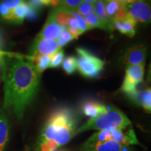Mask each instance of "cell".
Listing matches in <instances>:
<instances>
[{"mask_svg":"<svg viewBox=\"0 0 151 151\" xmlns=\"http://www.w3.org/2000/svg\"><path fill=\"white\" fill-rule=\"evenodd\" d=\"M3 70L4 109H11L19 120L37 94L41 81L39 73L28 57L5 53Z\"/></svg>","mask_w":151,"mask_h":151,"instance_id":"cell-1","label":"cell"},{"mask_svg":"<svg viewBox=\"0 0 151 151\" xmlns=\"http://www.w3.org/2000/svg\"><path fill=\"white\" fill-rule=\"evenodd\" d=\"M77 120L71 109H56L47 119L43 126L39 143L52 142L60 147L67 144L76 134Z\"/></svg>","mask_w":151,"mask_h":151,"instance_id":"cell-2","label":"cell"},{"mask_svg":"<svg viewBox=\"0 0 151 151\" xmlns=\"http://www.w3.org/2000/svg\"><path fill=\"white\" fill-rule=\"evenodd\" d=\"M131 125V122L123 112L113 106H106V109L93 118H90L81 127L78 128L76 134L89 130H104L114 127L124 129Z\"/></svg>","mask_w":151,"mask_h":151,"instance_id":"cell-3","label":"cell"},{"mask_svg":"<svg viewBox=\"0 0 151 151\" xmlns=\"http://www.w3.org/2000/svg\"><path fill=\"white\" fill-rule=\"evenodd\" d=\"M76 52L77 69L81 74L87 78L98 76L103 70L104 62L83 48H78Z\"/></svg>","mask_w":151,"mask_h":151,"instance_id":"cell-4","label":"cell"},{"mask_svg":"<svg viewBox=\"0 0 151 151\" xmlns=\"http://www.w3.org/2000/svg\"><path fill=\"white\" fill-rule=\"evenodd\" d=\"M144 74V65H128L121 90L130 97L137 92V87L142 81Z\"/></svg>","mask_w":151,"mask_h":151,"instance_id":"cell-5","label":"cell"},{"mask_svg":"<svg viewBox=\"0 0 151 151\" xmlns=\"http://www.w3.org/2000/svg\"><path fill=\"white\" fill-rule=\"evenodd\" d=\"M128 17L137 22H150L151 11L149 5L143 0H138L126 6Z\"/></svg>","mask_w":151,"mask_h":151,"instance_id":"cell-6","label":"cell"},{"mask_svg":"<svg viewBox=\"0 0 151 151\" xmlns=\"http://www.w3.org/2000/svg\"><path fill=\"white\" fill-rule=\"evenodd\" d=\"M64 29L65 27L60 25L56 22L53 14L52 12H50L46 23L43 27L41 31L37 36L36 39H52V40L57 41Z\"/></svg>","mask_w":151,"mask_h":151,"instance_id":"cell-7","label":"cell"},{"mask_svg":"<svg viewBox=\"0 0 151 151\" xmlns=\"http://www.w3.org/2000/svg\"><path fill=\"white\" fill-rule=\"evenodd\" d=\"M59 50L56 40L36 39L32 47V55H52Z\"/></svg>","mask_w":151,"mask_h":151,"instance_id":"cell-8","label":"cell"},{"mask_svg":"<svg viewBox=\"0 0 151 151\" xmlns=\"http://www.w3.org/2000/svg\"><path fill=\"white\" fill-rule=\"evenodd\" d=\"M146 58V47L143 44L132 47L124 54L123 62L127 65H144Z\"/></svg>","mask_w":151,"mask_h":151,"instance_id":"cell-9","label":"cell"},{"mask_svg":"<svg viewBox=\"0 0 151 151\" xmlns=\"http://www.w3.org/2000/svg\"><path fill=\"white\" fill-rule=\"evenodd\" d=\"M37 9H36L27 3L22 2L11 12L9 20L16 23H22L24 18L35 20L37 17Z\"/></svg>","mask_w":151,"mask_h":151,"instance_id":"cell-10","label":"cell"},{"mask_svg":"<svg viewBox=\"0 0 151 151\" xmlns=\"http://www.w3.org/2000/svg\"><path fill=\"white\" fill-rule=\"evenodd\" d=\"M123 146L113 139L103 142L91 143L86 141L82 147V151H122Z\"/></svg>","mask_w":151,"mask_h":151,"instance_id":"cell-11","label":"cell"},{"mask_svg":"<svg viewBox=\"0 0 151 151\" xmlns=\"http://www.w3.org/2000/svg\"><path fill=\"white\" fill-rule=\"evenodd\" d=\"M106 11L111 20H123L128 17L127 6L118 1H111L106 3Z\"/></svg>","mask_w":151,"mask_h":151,"instance_id":"cell-12","label":"cell"},{"mask_svg":"<svg viewBox=\"0 0 151 151\" xmlns=\"http://www.w3.org/2000/svg\"><path fill=\"white\" fill-rule=\"evenodd\" d=\"M113 29L118 30L120 33L127 35L130 38L133 37L136 33V22L127 17L123 20H112Z\"/></svg>","mask_w":151,"mask_h":151,"instance_id":"cell-13","label":"cell"},{"mask_svg":"<svg viewBox=\"0 0 151 151\" xmlns=\"http://www.w3.org/2000/svg\"><path fill=\"white\" fill-rule=\"evenodd\" d=\"M106 109V106H104L97 101H86L83 103L81 106V111L86 116L90 117V118H95L103 113Z\"/></svg>","mask_w":151,"mask_h":151,"instance_id":"cell-14","label":"cell"},{"mask_svg":"<svg viewBox=\"0 0 151 151\" xmlns=\"http://www.w3.org/2000/svg\"><path fill=\"white\" fill-rule=\"evenodd\" d=\"M132 101L140 106L143 107L147 112L150 113L151 111V90L150 88L137 92L129 97Z\"/></svg>","mask_w":151,"mask_h":151,"instance_id":"cell-15","label":"cell"},{"mask_svg":"<svg viewBox=\"0 0 151 151\" xmlns=\"http://www.w3.org/2000/svg\"><path fill=\"white\" fill-rule=\"evenodd\" d=\"M9 120L4 109H0V151H3L9 137Z\"/></svg>","mask_w":151,"mask_h":151,"instance_id":"cell-16","label":"cell"},{"mask_svg":"<svg viewBox=\"0 0 151 151\" xmlns=\"http://www.w3.org/2000/svg\"><path fill=\"white\" fill-rule=\"evenodd\" d=\"M51 12L53 14L56 22L63 27L67 28L71 17L70 11L64 8L62 6H56Z\"/></svg>","mask_w":151,"mask_h":151,"instance_id":"cell-17","label":"cell"},{"mask_svg":"<svg viewBox=\"0 0 151 151\" xmlns=\"http://www.w3.org/2000/svg\"><path fill=\"white\" fill-rule=\"evenodd\" d=\"M94 14L99 17L104 23L108 26L111 31L113 29L111 20L107 16L106 11V2L104 0H97V1L93 4Z\"/></svg>","mask_w":151,"mask_h":151,"instance_id":"cell-18","label":"cell"},{"mask_svg":"<svg viewBox=\"0 0 151 151\" xmlns=\"http://www.w3.org/2000/svg\"><path fill=\"white\" fill-rule=\"evenodd\" d=\"M39 73H42L49 67L51 60V55H32L28 57Z\"/></svg>","mask_w":151,"mask_h":151,"instance_id":"cell-19","label":"cell"},{"mask_svg":"<svg viewBox=\"0 0 151 151\" xmlns=\"http://www.w3.org/2000/svg\"><path fill=\"white\" fill-rule=\"evenodd\" d=\"M83 18L88 24L90 29L92 28H100V29L111 31L108 26L104 22L95 14L89 15V16H83Z\"/></svg>","mask_w":151,"mask_h":151,"instance_id":"cell-20","label":"cell"},{"mask_svg":"<svg viewBox=\"0 0 151 151\" xmlns=\"http://www.w3.org/2000/svg\"><path fill=\"white\" fill-rule=\"evenodd\" d=\"M109 129L110 130L111 133V139L116 141L117 143L122 145V146H129L126 134L123 133L122 129H117V128L114 127L110 128V129Z\"/></svg>","mask_w":151,"mask_h":151,"instance_id":"cell-21","label":"cell"},{"mask_svg":"<svg viewBox=\"0 0 151 151\" xmlns=\"http://www.w3.org/2000/svg\"><path fill=\"white\" fill-rule=\"evenodd\" d=\"M63 69L67 74H72L77 69V60L74 56H69L63 60L62 63Z\"/></svg>","mask_w":151,"mask_h":151,"instance_id":"cell-22","label":"cell"},{"mask_svg":"<svg viewBox=\"0 0 151 151\" xmlns=\"http://www.w3.org/2000/svg\"><path fill=\"white\" fill-rule=\"evenodd\" d=\"M111 139V133L109 129L100 130L98 132H96L92 134L87 141L91 143L103 142L107 140Z\"/></svg>","mask_w":151,"mask_h":151,"instance_id":"cell-23","label":"cell"},{"mask_svg":"<svg viewBox=\"0 0 151 151\" xmlns=\"http://www.w3.org/2000/svg\"><path fill=\"white\" fill-rule=\"evenodd\" d=\"M76 11L82 16H89L94 14L93 4L86 2L81 3Z\"/></svg>","mask_w":151,"mask_h":151,"instance_id":"cell-24","label":"cell"},{"mask_svg":"<svg viewBox=\"0 0 151 151\" xmlns=\"http://www.w3.org/2000/svg\"><path fill=\"white\" fill-rule=\"evenodd\" d=\"M64 55L65 54H64L63 50H60V49L56 52H55L53 55H52L49 67L56 68L61 65L64 60Z\"/></svg>","mask_w":151,"mask_h":151,"instance_id":"cell-25","label":"cell"},{"mask_svg":"<svg viewBox=\"0 0 151 151\" xmlns=\"http://www.w3.org/2000/svg\"><path fill=\"white\" fill-rule=\"evenodd\" d=\"M71 15L72 16L73 18H75L77 20V21L78 22L79 24V28H80V30L81 31L82 34L85 32L88 31V30L90 29V28L88 26V24H87V22L85 20L83 16H82L80 15L76 11H70Z\"/></svg>","mask_w":151,"mask_h":151,"instance_id":"cell-26","label":"cell"},{"mask_svg":"<svg viewBox=\"0 0 151 151\" xmlns=\"http://www.w3.org/2000/svg\"><path fill=\"white\" fill-rule=\"evenodd\" d=\"M73 39L72 37H71L69 32L67 31V29L65 28V29H63V31L62 32L60 37L58 38V39L57 40V42H58V46H59V48L60 49L63 46H65L66 44H67L68 43H69L70 41H72Z\"/></svg>","mask_w":151,"mask_h":151,"instance_id":"cell-27","label":"cell"},{"mask_svg":"<svg viewBox=\"0 0 151 151\" xmlns=\"http://www.w3.org/2000/svg\"><path fill=\"white\" fill-rule=\"evenodd\" d=\"M81 3L82 0H60V6L69 11H76Z\"/></svg>","mask_w":151,"mask_h":151,"instance_id":"cell-28","label":"cell"},{"mask_svg":"<svg viewBox=\"0 0 151 151\" xmlns=\"http://www.w3.org/2000/svg\"><path fill=\"white\" fill-rule=\"evenodd\" d=\"M22 2H23L22 0H2L1 3L12 12L15 9L19 6Z\"/></svg>","mask_w":151,"mask_h":151,"instance_id":"cell-29","label":"cell"},{"mask_svg":"<svg viewBox=\"0 0 151 151\" xmlns=\"http://www.w3.org/2000/svg\"><path fill=\"white\" fill-rule=\"evenodd\" d=\"M126 136H127V141L129 145L130 144H137L139 143L137 137H136L134 131L133 129H129L128 132L126 133Z\"/></svg>","mask_w":151,"mask_h":151,"instance_id":"cell-30","label":"cell"},{"mask_svg":"<svg viewBox=\"0 0 151 151\" xmlns=\"http://www.w3.org/2000/svg\"><path fill=\"white\" fill-rule=\"evenodd\" d=\"M68 27H70L71 28H73V29L80 30V28H79V24H78V21H77L76 19L75 18H73L72 16H71V18H70V20H69V26H68ZM80 31H81V30H80Z\"/></svg>","mask_w":151,"mask_h":151,"instance_id":"cell-31","label":"cell"},{"mask_svg":"<svg viewBox=\"0 0 151 151\" xmlns=\"http://www.w3.org/2000/svg\"><path fill=\"white\" fill-rule=\"evenodd\" d=\"M1 37H0V66L1 65V62H2L4 56L5 55V52H3L2 50H1Z\"/></svg>","mask_w":151,"mask_h":151,"instance_id":"cell-32","label":"cell"},{"mask_svg":"<svg viewBox=\"0 0 151 151\" xmlns=\"http://www.w3.org/2000/svg\"><path fill=\"white\" fill-rule=\"evenodd\" d=\"M96 1H97V0H82V1H83V2L91 4H93Z\"/></svg>","mask_w":151,"mask_h":151,"instance_id":"cell-33","label":"cell"},{"mask_svg":"<svg viewBox=\"0 0 151 151\" xmlns=\"http://www.w3.org/2000/svg\"><path fill=\"white\" fill-rule=\"evenodd\" d=\"M104 1H107V2H108V1H119V0H104Z\"/></svg>","mask_w":151,"mask_h":151,"instance_id":"cell-34","label":"cell"},{"mask_svg":"<svg viewBox=\"0 0 151 151\" xmlns=\"http://www.w3.org/2000/svg\"><path fill=\"white\" fill-rule=\"evenodd\" d=\"M143 1H145V0H143Z\"/></svg>","mask_w":151,"mask_h":151,"instance_id":"cell-35","label":"cell"}]
</instances>
